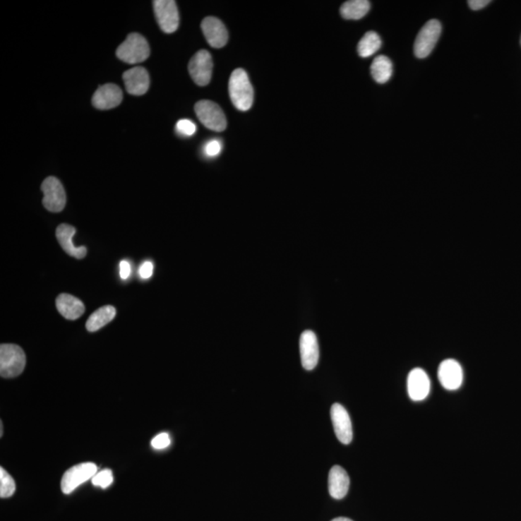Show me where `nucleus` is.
Here are the masks:
<instances>
[{"mask_svg": "<svg viewBox=\"0 0 521 521\" xmlns=\"http://www.w3.org/2000/svg\"><path fill=\"white\" fill-rule=\"evenodd\" d=\"M98 467L93 462H83L71 467L63 475L61 489L63 493L70 494L85 481L92 480V478L98 472Z\"/></svg>", "mask_w": 521, "mask_h": 521, "instance_id": "obj_5", "label": "nucleus"}, {"mask_svg": "<svg viewBox=\"0 0 521 521\" xmlns=\"http://www.w3.org/2000/svg\"><path fill=\"white\" fill-rule=\"evenodd\" d=\"M76 234V228L68 224H61L56 229V239L60 246L64 249L66 253L76 259H83L86 256L87 249L85 246L76 247L73 244V238Z\"/></svg>", "mask_w": 521, "mask_h": 521, "instance_id": "obj_18", "label": "nucleus"}, {"mask_svg": "<svg viewBox=\"0 0 521 521\" xmlns=\"http://www.w3.org/2000/svg\"><path fill=\"white\" fill-rule=\"evenodd\" d=\"M113 483L112 471L110 469H104L97 472V474L92 478V484L95 486H99L102 489H107Z\"/></svg>", "mask_w": 521, "mask_h": 521, "instance_id": "obj_25", "label": "nucleus"}, {"mask_svg": "<svg viewBox=\"0 0 521 521\" xmlns=\"http://www.w3.org/2000/svg\"><path fill=\"white\" fill-rule=\"evenodd\" d=\"M221 150H222V144L217 139H212V140L207 142L204 147L205 155L209 157H217L220 154Z\"/></svg>", "mask_w": 521, "mask_h": 521, "instance_id": "obj_27", "label": "nucleus"}, {"mask_svg": "<svg viewBox=\"0 0 521 521\" xmlns=\"http://www.w3.org/2000/svg\"><path fill=\"white\" fill-rule=\"evenodd\" d=\"M116 55L128 64L145 61L150 55L148 42L138 33H131L116 51Z\"/></svg>", "mask_w": 521, "mask_h": 521, "instance_id": "obj_3", "label": "nucleus"}, {"mask_svg": "<svg viewBox=\"0 0 521 521\" xmlns=\"http://www.w3.org/2000/svg\"><path fill=\"white\" fill-rule=\"evenodd\" d=\"M393 73L391 60L384 55L376 57L371 66V73L378 83H385L390 80Z\"/></svg>", "mask_w": 521, "mask_h": 521, "instance_id": "obj_21", "label": "nucleus"}, {"mask_svg": "<svg viewBox=\"0 0 521 521\" xmlns=\"http://www.w3.org/2000/svg\"><path fill=\"white\" fill-rule=\"evenodd\" d=\"M430 378L423 369L415 368L407 376V393L412 401L420 402L430 394Z\"/></svg>", "mask_w": 521, "mask_h": 521, "instance_id": "obj_13", "label": "nucleus"}, {"mask_svg": "<svg viewBox=\"0 0 521 521\" xmlns=\"http://www.w3.org/2000/svg\"><path fill=\"white\" fill-rule=\"evenodd\" d=\"M349 488V478L343 467L335 465L328 474V491L334 499H343Z\"/></svg>", "mask_w": 521, "mask_h": 521, "instance_id": "obj_17", "label": "nucleus"}, {"mask_svg": "<svg viewBox=\"0 0 521 521\" xmlns=\"http://www.w3.org/2000/svg\"><path fill=\"white\" fill-rule=\"evenodd\" d=\"M441 34V25L438 20H429L418 33L414 43V54L418 58H426L433 52Z\"/></svg>", "mask_w": 521, "mask_h": 521, "instance_id": "obj_6", "label": "nucleus"}, {"mask_svg": "<svg viewBox=\"0 0 521 521\" xmlns=\"http://www.w3.org/2000/svg\"><path fill=\"white\" fill-rule=\"evenodd\" d=\"M331 521H352V520H349V518H347V517H336V518H334V520Z\"/></svg>", "mask_w": 521, "mask_h": 521, "instance_id": "obj_32", "label": "nucleus"}, {"mask_svg": "<svg viewBox=\"0 0 521 521\" xmlns=\"http://www.w3.org/2000/svg\"><path fill=\"white\" fill-rule=\"evenodd\" d=\"M489 4H491L489 0H469V1H468V5H469L471 9L474 10V11L483 9V8H485L486 5Z\"/></svg>", "mask_w": 521, "mask_h": 521, "instance_id": "obj_31", "label": "nucleus"}, {"mask_svg": "<svg viewBox=\"0 0 521 521\" xmlns=\"http://www.w3.org/2000/svg\"><path fill=\"white\" fill-rule=\"evenodd\" d=\"M212 58L210 52L201 49L196 52L188 63L189 75L199 86H206L212 80Z\"/></svg>", "mask_w": 521, "mask_h": 521, "instance_id": "obj_8", "label": "nucleus"}, {"mask_svg": "<svg viewBox=\"0 0 521 521\" xmlns=\"http://www.w3.org/2000/svg\"><path fill=\"white\" fill-rule=\"evenodd\" d=\"M196 112L200 122L214 131H223L227 127V120L220 105L214 102L200 101L196 104Z\"/></svg>", "mask_w": 521, "mask_h": 521, "instance_id": "obj_4", "label": "nucleus"}, {"mask_svg": "<svg viewBox=\"0 0 521 521\" xmlns=\"http://www.w3.org/2000/svg\"><path fill=\"white\" fill-rule=\"evenodd\" d=\"M330 415L337 438L341 443H351L354 433H352L351 417L347 409L340 404H334L331 407Z\"/></svg>", "mask_w": 521, "mask_h": 521, "instance_id": "obj_11", "label": "nucleus"}, {"mask_svg": "<svg viewBox=\"0 0 521 521\" xmlns=\"http://www.w3.org/2000/svg\"><path fill=\"white\" fill-rule=\"evenodd\" d=\"M170 436L169 434L167 433L157 434V436H155V438H152L151 442L152 448L157 450L167 448V447L170 445Z\"/></svg>", "mask_w": 521, "mask_h": 521, "instance_id": "obj_28", "label": "nucleus"}, {"mask_svg": "<svg viewBox=\"0 0 521 521\" xmlns=\"http://www.w3.org/2000/svg\"><path fill=\"white\" fill-rule=\"evenodd\" d=\"M438 381L442 388L447 390H457L463 381V371L460 363L455 359H446L438 367Z\"/></svg>", "mask_w": 521, "mask_h": 521, "instance_id": "obj_10", "label": "nucleus"}, {"mask_svg": "<svg viewBox=\"0 0 521 521\" xmlns=\"http://www.w3.org/2000/svg\"><path fill=\"white\" fill-rule=\"evenodd\" d=\"M44 192L43 205L52 212H59L65 208L66 192L62 184L55 177H49L42 184Z\"/></svg>", "mask_w": 521, "mask_h": 521, "instance_id": "obj_9", "label": "nucleus"}, {"mask_svg": "<svg viewBox=\"0 0 521 521\" xmlns=\"http://www.w3.org/2000/svg\"><path fill=\"white\" fill-rule=\"evenodd\" d=\"M116 315V309L112 305L99 308L89 317L86 323L87 330L90 333L101 330L105 325L112 322Z\"/></svg>", "mask_w": 521, "mask_h": 521, "instance_id": "obj_20", "label": "nucleus"}, {"mask_svg": "<svg viewBox=\"0 0 521 521\" xmlns=\"http://www.w3.org/2000/svg\"><path fill=\"white\" fill-rule=\"evenodd\" d=\"M56 308L63 317L71 321L80 318L85 311L83 302L68 294H62L57 297Z\"/></svg>", "mask_w": 521, "mask_h": 521, "instance_id": "obj_19", "label": "nucleus"}, {"mask_svg": "<svg viewBox=\"0 0 521 521\" xmlns=\"http://www.w3.org/2000/svg\"><path fill=\"white\" fill-rule=\"evenodd\" d=\"M123 80L128 93L133 96H142L148 91L149 73L144 68H131L127 72L124 73Z\"/></svg>", "mask_w": 521, "mask_h": 521, "instance_id": "obj_16", "label": "nucleus"}, {"mask_svg": "<svg viewBox=\"0 0 521 521\" xmlns=\"http://www.w3.org/2000/svg\"><path fill=\"white\" fill-rule=\"evenodd\" d=\"M122 90L115 84L107 83L100 86L93 95L92 104L96 109L107 110L114 109L122 102Z\"/></svg>", "mask_w": 521, "mask_h": 521, "instance_id": "obj_14", "label": "nucleus"}, {"mask_svg": "<svg viewBox=\"0 0 521 521\" xmlns=\"http://www.w3.org/2000/svg\"><path fill=\"white\" fill-rule=\"evenodd\" d=\"M370 6L367 0H351L342 5L341 16L346 20H360L369 12Z\"/></svg>", "mask_w": 521, "mask_h": 521, "instance_id": "obj_22", "label": "nucleus"}, {"mask_svg": "<svg viewBox=\"0 0 521 521\" xmlns=\"http://www.w3.org/2000/svg\"><path fill=\"white\" fill-rule=\"evenodd\" d=\"M152 270H154V265L150 260H146L139 268V275L141 278L149 279L152 275Z\"/></svg>", "mask_w": 521, "mask_h": 521, "instance_id": "obj_29", "label": "nucleus"}, {"mask_svg": "<svg viewBox=\"0 0 521 521\" xmlns=\"http://www.w3.org/2000/svg\"><path fill=\"white\" fill-rule=\"evenodd\" d=\"M120 277L123 279V280H126V279H128L130 277L131 273V268L130 263L128 262V260H124L122 262L120 263Z\"/></svg>", "mask_w": 521, "mask_h": 521, "instance_id": "obj_30", "label": "nucleus"}, {"mask_svg": "<svg viewBox=\"0 0 521 521\" xmlns=\"http://www.w3.org/2000/svg\"><path fill=\"white\" fill-rule=\"evenodd\" d=\"M152 4L160 29L167 34L175 32L180 23L176 2L173 0H156Z\"/></svg>", "mask_w": 521, "mask_h": 521, "instance_id": "obj_7", "label": "nucleus"}, {"mask_svg": "<svg viewBox=\"0 0 521 521\" xmlns=\"http://www.w3.org/2000/svg\"><path fill=\"white\" fill-rule=\"evenodd\" d=\"M176 130L181 136H191L196 133V124L188 119L179 120L177 125H176Z\"/></svg>", "mask_w": 521, "mask_h": 521, "instance_id": "obj_26", "label": "nucleus"}, {"mask_svg": "<svg viewBox=\"0 0 521 521\" xmlns=\"http://www.w3.org/2000/svg\"><path fill=\"white\" fill-rule=\"evenodd\" d=\"M26 357L22 347L14 344L0 346V375L11 378L20 376L25 370Z\"/></svg>", "mask_w": 521, "mask_h": 521, "instance_id": "obj_2", "label": "nucleus"}, {"mask_svg": "<svg viewBox=\"0 0 521 521\" xmlns=\"http://www.w3.org/2000/svg\"><path fill=\"white\" fill-rule=\"evenodd\" d=\"M381 47V40L380 36L373 31H370L363 36L361 40L359 41L357 52L359 56L367 58L375 54Z\"/></svg>", "mask_w": 521, "mask_h": 521, "instance_id": "obj_23", "label": "nucleus"}, {"mask_svg": "<svg viewBox=\"0 0 521 521\" xmlns=\"http://www.w3.org/2000/svg\"><path fill=\"white\" fill-rule=\"evenodd\" d=\"M0 427H1V430H0L1 431V433H0V436H4V424H2V422H1V425H0Z\"/></svg>", "mask_w": 521, "mask_h": 521, "instance_id": "obj_33", "label": "nucleus"}, {"mask_svg": "<svg viewBox=\"0 0 521 521\" xmlns=\"http://www.w3.org/2000/svg\"><path fill=\"white\" fill-rule=\"evenodd\" d=\"M16 491V484L11 475L4 469L0 468V497L9 498Z\"/></svg>", "mask_w": 521, "mask_h": 521, "instance_id": "obj_24", "label": "nucleus"}, {"mask_svg": "<svg viewBox=\"0 0 521 521\" xmlns=\"http://www.w3.org/2000/svg\"><path fill=\"white\" fill-rule=\"evenodd\" d=\"M229 94L233 104L239 112H247L253 104V87L243 69H236L229 80Z\"/></svg>", "mask_w": 521, "mask_h": 521, "instance_id": "obj_1", "label": "nucleus"}, {"mask_svg": "<svg viewBox=\"0 0 521 521\" xmlns=\"http://www.w3.org/2000/svg\"><path fill=\"white\" fill-rule=\"evenodd\" d=\"M301 349V364L305 370H314L320 359V349L317 336L311 330L304 331L299 341Z\"/></svg>", "mask_w": 521, "mask_h": 521, "instance_id": "obj_12", "label": "nucleus"}, {"mask_svg": "<svg viewBox=\"0 0 521 521\" xmlns=\"http://www.w3.org/2000/svg\"><path fill=\"white\" fill-rule=\"evenodd\" d=\"M203 33L210 47L221 49L227 44L228 31L220 20L214 17H208L201 23Z\"/></svg>", "mask_w": 521, "mask_h": 521, "instance_id": "obj_15", "label": "nucleus"}]
</instances>
